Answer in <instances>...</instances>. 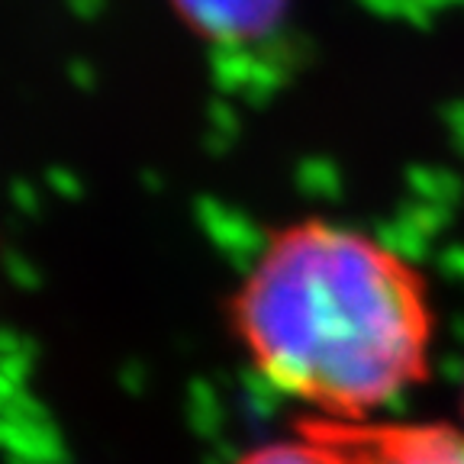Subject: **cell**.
<instances>
[{
	"label": "cell",
	"mask_w": 464,
	"mask_h": 464,
	"mask_svg": "<svg viewBox=\"0 0 464 464\" xmlns=\"http://www.w3.org/2000/svg\"><path fill=\"white\" fill-rule=\"evenodd\" d=\"M197 16L217 33H252L265 14L271 10V0H184Z\"/></svg>",
	"instance_id": "obj_4"
},
{
	"label": "cell",
	"mask_w": 464,
	"mask_h": 464,
	"mask_svg": "<svg viewBox=\"0 0 464 464\" xmlns=\"http://www.w3.org/2000/svg\"><path fill=\"white\" fill-rule=\"evenodd\" d=\"M333 426L362 464H464V429L451 422L371 420Z\"/></svg>",
	"instance_id": "obj_2"
},
{
	"label": "cell",
	"mask_w": 464,
	"mask_h": 464,
	"mask_svg": "<svg viewBox=\"0 0 464 464\" xmlns=\"http://www.w3.org/2000/svg\"><path fill=\"white\" fill-rule=\"evenodd\" d=\"M232 464H362L333 422L310 420L290 439L255 445Z\"/></svg>",
	"instance_id": "obj_3"
},
{
	"label": "cell",
	"mask_w": 464,
	"mask_h": 464,
	"mask_svg": "<svg viewBox=\"0 0 464 464\" xmlns=\"http://www.w3.org/2000/svg\"><path fill=\"white\" fill-rule=\"evenodd\" d=\"M232 326L261 381L313 420L371 422L426 381L435 313L422 275L387 242L304 219L265 242Z\"/></svg>",
	"instance_id": "obj_1"
}]
</instances>
